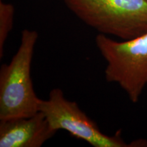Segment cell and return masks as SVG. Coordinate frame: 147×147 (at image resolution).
<instances>
[{"mask_svg":"<svg viewBox=\"0 0 147 147\" xmlns=\"http://www.w3.org/2000/svg\"><path fill=\"white\" fill-rule=\"evenodd\" d=\"M95 41L106 62V81L118 84L137 103L147 85V33L121 42L100 34Z\"/></svg>","mask_w":147,"mask_h":147,"instance_id":"obj_3","label":"cell"},{"mask_svg":"<svg viewBox=\"0 0 147 147\" xmlns=\"http://www.w3.org/2000/svg\"><path fill=\"white\" fill-rule=\"evenodd\" d=\"M80 21L100 34L131 40L147 33V0H64Z\"/></svg>","mask_w":147,"mask_h":147,"instance_id":"obj_2","label":"cell"},{"mask_svg":"<svg viewBox=\"0 0 147 147\" xmlns=\"http://www.w3.org/2000/svg\"><path fill=\"white\" fill-rule=\"evenodd\" d=\"M38 34L23 29L21 44L8 64L0 69V120L29 117L39 112L41 99L33 86L31 68Z\"/></svg>","mask_w":147,"mask_h":147,"instance_id":"obj_1","label":"cell"},{"mask_svg":"<svg viewBox=\"0 0 147 147\" xmlns=\"http://www.w3.org/2000/svg\"><path fill=\"white\" fill-rule=\"evenodd\" d=\"M43 113L0 120V147H40L57 133Z\"/></svg>","mask_w":147,"mask_h":147,"instance_id":"obj_5","label":"cell"},{"mask_svg":"<svg viewBox=\"0 0 147 147\" xmlns=\"http://www.w3.org/2000/svg\"><path fill=\"white\" fill-rule=\"evenodd\" d=\"M39 111L55 130H65L94 147L134 146L124 142L119 134L110 136L101 131L94 121L76 102L67 100L59 88L51 90L48 100H40Z\"/></svg>","mask_w":147,"mask_h":147,"instance_id":"obj_4","label":"cell"},{"mask_svg":"<svg viewBox=\"0 0 147 147\" xmlns=\"http://www.w3.org/2000/svg\"><path fill=\"white\" fill-rule=\"evenodd\" d=\"M14 7L11 3L0 1V59L4 54V46L14 23Z\"/></svg>","mask_w":147,"mask_h":147,"instance_id":"obj_6","label":"cell"}]
</instances>
